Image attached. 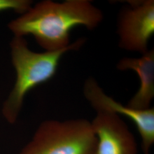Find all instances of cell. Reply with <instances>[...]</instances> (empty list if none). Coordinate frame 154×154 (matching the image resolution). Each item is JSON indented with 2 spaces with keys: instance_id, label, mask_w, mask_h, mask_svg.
Returning <instances> with one entry per match:
<instances>
[{
  "instance_id": "obj_1",
  "label": "cell",
  "mask_w": 154,
  "mask_h": 154,
  "mask_svg": "<svg viewBox=\"0 0 154 154\" xmlns=\"http://www.w3.org/2000/svg\"><path fill=\"white\" fill-rule=\"evenodd\" d=\"M103 19L102 11L88 0H45L11 21L8 27L14 37L32 35L46 51H54L71 44L70 33L73 28L83 26L93 30Z\"/></svg>"
},
{
  "instance_id": "obj_2",
  "label": "cell",
  "mask_w": 154,
  "mask_h": 154,
  "mask_svg": "<svg viewBox=\"0 0 154 154\" xmlns=\"http://www.w3.org/2000/svg\"><path fill=\"white\" fill-rule=\"evenodd\" d=\"M85 42V39L79 38L63 49L37 53L29 49L23 37H14L11 46L16 81L2 110L7 121L16 123L25 95L36 86L50 80L56 74L62 57L66 52L79 49Z\"/></svg>"
},
{
  "instance_id": "obj_3",
  "label": "cell",
  "mask_w": 154,
  "mask_h": 154,
  "mask_svg": "<svg viewBox=\"0 0 154 154\" xmlns=\"http://www.w3.org/2000/svg\"><path fill=\"white\" fill-rule=\"evenodd\" d=\"M97 138L85 119L42 122L17 154H97Z\"/></svg>"
},
{
  "instance_id": "obj_4",
  "label": "cell",
  "mask_w": 154,
  "mask_h": 154,
  "mask_svg": "<svg viewBox=\"0 0 154 154\" xmlns=\"http://www.w3.org/2000/svg\"><path fill=\"white\" fill-rule=\"evenodd\" d=\"M122 9L117 21L118 45L121 49L143 54L149 50L154 34V1H130Z\"/></svg>"
},
{
  "instance_id": "obj_5",
  "label": "cell",
  "mask_w": 154,
  "mask_h": 154,
  "mask_svg": "<svg viewBox=\"0 0 154 154\" xmlns=\"http://www.w3.org/2000/svg\"><path fill=\"white\" fill-rule=\"evenodd\" d=\"M84 95L97 111H106L126 116L135 125L142 139L144 154H149L154 143V109L135 110L116 102L108 96L93 78H88L83 85Z\"/></svg>"
},
{
  "instance_id": "obj_6",
  "label": "cell",
  "mask_w": 154,
  "mask_h": 154,
  "mask_svg": "<svg viewBox=\"0 0 154 154\" xmlns=\"http://www.w3.org/2000/svg\"><path fill=\"white\" fill-rule=\"evenodd\" d=\"M91 123L97 138V154H138L135 137L120 116L97 111Z\"/></svg>"
},
{
  "instance_id": "obj_7",
  "label": "cell",
  "mask_w": 154,
  "mask_h": 154,
  "mask_svg": "<svg viewBox=\"0 0 154 154\" xmlns=\"http://www.w3.org/2000/svg\"><path fill=\"white\" fill-rule=\"evenodd\" d=\"M120 71L133 70L140 79V86L127 106L135 110L150 108L154 97V49L149 50L139 58L125 57L118 62Z\"/></svg>"
},
{
  "instance_id": "obj_8",
  "label": "cell",
  "mask_w": 154,
  "mask_h": 154,
  "mask_svg": "<svg viewBox=\"0 0 154 154\" xmlns=\"http://www.w3.org/2000/svg\"><path fill=\"white\" fill-rule=\"evenodd\" d=\"M32 3L30 0H0V12L12 10L22 14L32 7Z\"/></svg>"
}]
</instances>
